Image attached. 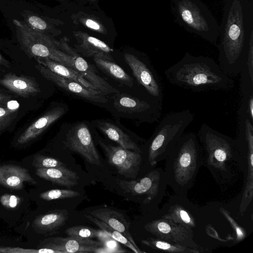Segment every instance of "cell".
Wrapping results in <instances>:
<instances>
[{
	"mask_svg": "<svg viewBox=\"0 0 253 253\" xmlns=\"http://www.w3.org/2000/svg\"><path fill=\"white\" fill-rule=\"evenodd\" d=\"M13 111L8 109H5L2 107H0V118H4V117H9V115Z\"/></svg>",
	"mask_w": 253,
	"mask_h": 253,
	"instance_id": "36",
	"label": "cell"
},
{
	"mask_svg": "<svg viewBox=\"0 0 253 253\" xmlns=\"http://www.w3.org/2000/svg\"><path fill=\"white\" fill-rule=\"evenodd\" d=\"M0 64L4 65L5 66H8V62L6 60H5L0 54Z\"/></svg>",
	"mask_w": 253,
	"mask_h": 253,
	"instance_id": "38",
	"label": "cell"
},
{
	"mask_svg": "<svg viewBox=\"0 0 253 253\" xmlns=\"http://www.w3.org/2000/svg\"><path fill=\"white\" fill-rule=\"evenodd\" d=\"M92 125L110 140L116 142L124 148L142 153L141 148L127 130L111 120L97 119Z\"/></svg>",
	"mask_w": 253,
	"mask_h": 253,
	"instance_id": "14",
	"label": "cell"
},
{
	"mask_svg": "<svg viewBox=\"0 0 253 253\" xmlns=\"http://www.w3.org/2000/svg\"><path fill=\"white\" fill-rule=\"evenodd\" d=\"M88 0L94 1L95 0Z\"/></svg>",
	"mask_w": 253,
	"mask_h": 253,
	"instance_id": "39",
	"label": "cell"
},
{
	"mask_svg": "<svg viewBox=\"0 0 253 253\" xmlns=\"http://www.w3.org/2000/svg\"><path fill=\"white\" fill-rule=\"evenodd\" d=\"M85 216L97 225L103 232L109 235L114 240L123 244L135 253H142L141 251H139L129 240L120 232L112 228L105 223L90 214L85 215Z\"/></svg>",
	"mask_w": 253,
	"mask_h": 253,
	"instance_id": "26",
	"label": "cell"
},
{
	"mask_svg": "<svg viewBox=\"0 0 253 253\" xmlns=\"http://www.w3.org/2000/svg\"><path fill=\"white\" fill-rule=\"evenodd\" d=\"M93 59L96 66L108 76L121 84L130 87L133 86L134 82L132 78L113 61L98 56H93Z\"/></svg>",
	"mask_w": 253,
	"mask_h": 253,
	"instance_id": "22",
	"label": "cell"
},
{
	"mask_svg": "<svg viewBox=\"0 0 253 253\" xmlns=\"http://www.w3.org/2000/svg\"><path fill=\"white\" fill-rule=\"evenodd\" d=\"M115 94L113 106L118 112L149 123L158 122L161 118L163 100L150 94L141 97L120 92Z\"/></svg>",
	"mask_w": 253,
	"mask_h": 253,
	"instance_id": "5",
	"label": "cell"
},
{
	"mask_svg": "<svg viewBox=\"0 0 253 253\" xmlns=\"http://www.w3.org/2000/svg\"><path fill=\"white\" fill-rule=\"evenodd\" d=\"M118 183L125 192L141 196L145 204L149 203L159 196L162 197L167 184L164 171L161 169H154L141 178L119 180Z\"/></svg>",
	"mask_w": 253,
	"mask_h": 253,
	"instance_id": "6",
	"label": "cell"
},
{
	"mask_svg": "<svg viewBox=\"0 0 253 253\" xmlns=\"http://www.w3.org/2000/svg\"><path fill=\"white\" fill-rule=\"evenodd\" d=\"M9 119L7 117L0 118V128L4 127L8 124Z\"/></svg>",
	"mask_w": 253,
	"mask_h": 253,
	"instance_id": "37",
	"label": "cell"
},
{
	"mask_svg": "<svg viewBox=\"0 0 253 253\" xmlns=\"http://www.w3.org/2000/svg\"><path fill=\"white\" fill-rule=\"evenodd\" d=\"M59 48L63 51L62 58L64 65L72 68L105 95L119 91L98 75L92 65L82 57L64 41L57 42Z\"/></svg>",
	"mask_w": 253,
	"mask_h": 253,
	"instance_id": "7",
	"label": "cell"
},
{
	"mask_svg": "<svg viewBox=\"0 0 253 253\" xmlns=\"http://www.w3.org/2000/svg\"><path fill=\"white\" fill-rule=\"evenodd\" d=\"M36 67L44 78L69 92L93 102L105 103L108 101L105 95L98 90L88 88L73 80L59 76L39 63Z\"/></svg>",
	"mask_w": 253,
	"mask_h": 253,
	"instance_id": "12",
	"label": "cell"
},
{
	"mask_svg": "<svg viewBox=\"0 0 253 253\" xmlns=\"http://www.w3.org/2000/svg\"><path fill=\"white\" fill-rule=\"evenodd\" d=\"M69 237L91 239L99 236L98 230L85 226H75L67 228L65 231Z\"/></svg>",
	"mask_w": 253,
	"mask_h": 253,
	"instance_id": "28",
	"label": "cell"
},
{
	"mask_svg": "<svg viewBox=\"0 0 253 253\" xmlns=\"http://www.w3.org/2000/svg\"><path fill=\"white\" fill-rule=\"evenodd\" d=\"M142 243L152 249L168 253H197L194 249L160 240L157 238H148L142 240Z\"/></svg>",
	"mask_w": 253,
	"mask_h": 253,
	"instance_id": "25",
	"label": "cell"
},
{
	"mask_svg": "<svg viewBox=\"0 0 253 253\" xmlns=\"http://www.w3.org/2000/svg\"><path fill=\"white\" fill-rule=\"evenodd\" d=\"M144 228L160 240L192 249L197 247L191 229L169 219L153 220L146 223Z\"/></svg>",
	"mask_w": 253,
	"mask_h": 253,
	"instance_id": "11",
	"label": "cell"
},
{
	"mask_svg": "<svg viewBox=\"0 0 253 253\" xmlns=\"http://www.w3.org/2000/svg\"><path fill=\"white\" fill-rule=\"evenodd\" d=\"M78 42L76 50L86 57H99L113 61L111 52L113 51L108 45L101 40L88 34L78 32L75 34Z\"/></svg>",
	"mask_w": 253,
	"mask_h": 253,
	"instance_id": "15",
	"label": "cell"
},
{
	"mask_svg": "<svg viewBox=\"0 0 253 253\" xmlns=\"http://www.w3.org/2000/svg\"><path fill=\"white\" fill-rule=\"evenodd\" d=\"M65 112V108L62 106H57L49 110L32 124L20 135L17 143L22 144L34 139L61 118Z\"/></svg>",
	"mask_w": 253,
	"mask_h": 253,
	"instance_id": "16",
	"label": "cell"
},
{
	"mask_svg": "<svg viewBox=\"0 0 253 253\" xmlns=\"http://www.w3.org/2000/svg\"><path fill=\"white\" fill-rule=\"evenodd\" d=\"M47 248L63 253H89L99 252L100 249L103 247V244L99 241L91 239H84L74 238L57 237L46 239L42 245Z\"/></svg>",
	"mask_w": 253,
	"mask_h": 253,
	"instance_id": "13",
	"label": "cell"
},
{
	"mask_svg": "<svg viewBox=\"0 0 253 253\" xmlns=\"http://www.w3.org/2000/svg\"><path fill=\"white\" fill-rule=\"evenodd\" d=\"M68 219V213L65 211H55L38 217L34 221V226L40 231L47 232L59 229Z\"/></svg>",
	"mask_w": 253,
	"mask_h": 253,
	"instance_id": "23",
	"label": "cell"
},
{
	"mask_svg": "<svg viewBox=\"0 0 253 253\" xmlns=\"http://www.w3.org/2000/svg\"><path fill=\"white\" fill-rule=\"evenodd\" d=\"M164 74L171 84L195 92L228 91L235 85L232 77L224 73L212 59L188 54Z\"/></svg>",
	"mask_w": 253,
	"mask_h": 253,
	"instance_id": "1",
	"label": "cell"
},
{
	"mask_svg": "<svg viewBox=\"0 0 253 253\" xmlns=\"http://www.w3.org/2000/svg\"><path fill=\"white\" fill-rule=\"evenodd\" d=\"M89 214L121 233L140 251L129 231L130 223L122 213L109 208H101L90 211Z\"/></svg>",
	"mask_w": 253,
	"mask_h": 253,
	"instance_id": "17",
	"label": "cell"
},
{
	"mask_svg": "<svg viewBox=\"0 0 253 253\" xmlns=\"http://www.w3.org/2000/svg\"><path fill=\"white\" fill-rule=\"evenodd\" d=\"M63 143L67 148L81 155L88 163L101 165L89 128L84 122H78L71 126Z\"/></svg>",
	"mask_w": 253,
	"mask_h": 253,
	"instance_id": "8",
	"label": "cell"
},
{
	"mask_svg": "<svg viewBox=\"0 0 253 253\" xmlns=\"http://www.w3.org/2000/svg\"><path fill=\"white\" fill-rule=\"evenodd\" d=\"M13 22L16 27L18 40L27 54L36 58H48L64 64L57 41L33 29L25 22L17 20H14Z\"/></svg>",
	"mask_w": 253,
	"mask_h": 253,
	"instance_id": "4",
	"label": "cell"
},
{
	"mask_svg": "<svg viewBox=\"0 0 253 253\" xmlns=\"http://www.w3.org/2000/svg\"><path fill=\"white\" fill-rule=\"evenodd\" d=\"M25 23L28 26L40 32L47 31L49 29L47 23L40 17L28 15L25 17Z\"/></svg>",
	"mask_w": 253,
	"mask_h": 253,
	"instance_id": "31",
	"label": "cell"
},
{
	"mask_svg": "<svg viewBox=\"0 0 253 253\" xmlns=\"http://www.w3.org/2000/svg\"><path fill=\"white\" fill-rule=\"evenodd\" d=\"M0 84L16 94L29 97L41 92L36 82L24 76H18L13 74H7L0 79Z\"/></svg>",
	"mask_w": 253,
	"mask_h": 253,
	"instance_id": "19",
	"label": "cell"
},
{
	"mask_svg": "<svg viewBox=\"0 0 253 253\" xmlns=\"http://www.w3.org/2000/svg\"><path fill=\"white\" fill-rule=\"evenodd\" d=\"M240 89L241 97L248 102V111L252 121H253V80L251 79L247 66L240 74Z\"/></svg>",
	"mask_w": 253,
	"mask_h": 253,
	"instance_id": "24",
	"label": "cell"
},
{
	"mask_svg": "<svg viewBox=\"0 0 253 253\" xmlns=\"http://www.w3.org/2000/svg\"><path fill=\"white\" fill-rule=\"evenodd\" d=\"M0 202L4 207L12 209L15 208L20 204V198L15 195L6 194L1 196Z\"/></svg>",
	"mask_w": 253,
	"mask_h": 253,
	"instance_id": "32",
	"label": "cell"
},
{
	"mask_svg": "<svg viewBox=\"0 0 253 253\" xmlns=\"http://www.w3.org/2000/svg\"><path fill=\"white\" fill-rule=\"evenodd\" d=\"M189 109L171 112L161 120L147 142V159L151 166L166 160L194 120Z\"/></svg>",
	"mask_w": 253,
	"mask_h": 253,
	"instance_id": "3",
	"label": "cell"
},
{
	"mask_svg": "<svg viewBox=\"0 0 253 253\" xmlns=\"http://www.w3.org/2000/svg\"><path fill=\"white\" fill-rule=\"evenodd\" d=\"M81 22L86 27L99 33L105 34L106 31L103 26L97 21L90 18H83Z\"/></svg>",
	"mask_w": 253,
	"mask_h": 253,
	"instance_id": "33",
	"label": "cell"
},
{
	"mask_svg": "<svg viewBox=\"0 0 253 253\" xmlns=\"http://www.w3.org/2000/svg\"><path fill=\"white\" fill-rule=\"evenodd\" d=\"M19 107V104L16 100H10L7 103V108L14 111Z\"/></svg>",
	"mask_w": 253,
	"mask_h": 253,
	"instance_id": "35",
	"label": "cell"
},
{
	"mask_svg": "<svg viewBox=\"0 0 253 253\" xmlns=\"http://www.w3.org/2000/svg\"><path fill=\"white\" fill-rule=\"evenodd\" d=\"M24 182L36 184L28 170L14 165H0V184L12 190L23 188Z\"/></svg>",
	"mask_w": 253,
	"mask_h": 253,
	"instance_id": "18",
	"label": "cell"
},
{
	"mask_svg": "<svg viewBox=\"0 0 253 253\" xmlns=\"http://www.w3.org/2000/svg\"><path fill=\"white\" fill-rule=\"evenodd\" d=\"M124 59L137 82L149 94L163 100V82L149 61L131 53H125Z\"/></svg>",
	"mask_w": 253,
	"mask_h": 253,
	"instance_id": "10",
	"label": "cell"
},
{
	"mask_svg": "<svg viewBox=\"0 0 253 253\" xmlns=\"http://www.w3.org/2000/svg\"><path fill=\"white\" fill-rule=\"evenodd\" d=\"M80 195L78 192L70 189H52L40 194L41 199L46 201L64 199L78 197Z\"/></svg>",
	"mask_w": 253,
	"mask_h": 253,
	"instance_id": "29",
	"label": "cell"
},
{
	"mask_svg": "<svg viewBox=\"0 0 253 253\" xmlns=\"http://www.w3.org/2000/svg\"><path fill=\"white\" fill-rule=\"evenodd\" d=\"M164 218L169 219L189 229L195 225V221L190 214L178 206H175L169 210V212L164 215Z\"/></svg>",
	"mask_w": 253,
	"mask_h": 253,
	"instance_id": "27",
	"label": "cell"
},
{
	"mask_svg": "<svg viewBox=\"0 0 253 253\" xmlns=\"http://www.w3.org/2000/svg\"><path fill=\"white\" fill-rule=\"evenodd\" d=\"M32 164L37 168H58L66 167L63 162L57 159L40 154L34 156Z\"/></svg>",
	"mask_w": 253,
	"mask_h": 253,
	"instance_id": "30",
	"label": "cell"
},
{
	"mask_svg": "<svg viewBox=\"0 0 253 253\" xmlns=\"http://www.w3.org/2000/svg\"><path fill=\"white\" fill-rule=\"evenodd\" d=\"M36 174L42 178L69 188L77 185L80 179L76 172L66 167L58 168H37Z\"/></svg>",
	"mask_w": 253,
	"mask_h": 253,
	"instance_id": "20",
	"label": "cell"
},
{
	"mask_svg": "<svg viewBox=\"0 0 253 253\" xmlns=\"http://www.w3.org/2000/svg\"><path fill=\"white\" fill-rule=\"evenodd\" d=\"M98 143L108 163L120 174L128 178L136 177L142 160L141 153L107 144L100 138L98 139Z\"/></svg>",
	"mask_w": 253,
	"mask_h": 253,
	"instance_id": "9",
	"label": "cell"
},
{
	"mask_svg": "<svg viewBox=\"0 0 253 253\" xmlns=\"http://www.w3.org/2000/svg\"><path fill=\"white\" fill-rule=\"evenodd\" d=\"M37 60L38 63L59 76L73 80L88 88L98 90L94 85L72 68L48 58H37Z\"/></svg>",
	"mask_w": 253,
	"mask_h": 253,
	"instance_id": "21",
	"label": "cell"
},
{
	"mask_svg": "<svg viewBox=\"0 0 253 253\" xmlns=\"http://www.w3.org/2000/svg\"><path fill=\"white\" fill-rule=\"evenodd\" d=\"M201 148L196 134L184 133L167 160L166 182L177 194H185L192 186L201 165Z\"/></svg>",
	"mask_w": 253,
	"mask_h": 253,
	"instance_id": "2",
	"label": "cell"
},
{
	"mask_svg": "<svg viewBox=\"0 0 253 253\" xmlns=\"http://www.w3.org/2000/svg\"><path fill=\"white\" fill-rule=\"evenodd\" d=\"M183 20L187 24H191L193 22V18L191 11L188 9H184L181 13Z\"/></svg>",
	"mask_w": 253,
	"mask_h": 253,
	"instance_id": "34",
	"label": "cell"
}]
</instances>
